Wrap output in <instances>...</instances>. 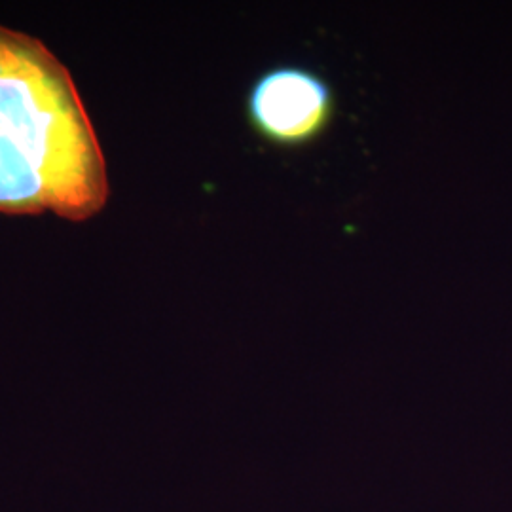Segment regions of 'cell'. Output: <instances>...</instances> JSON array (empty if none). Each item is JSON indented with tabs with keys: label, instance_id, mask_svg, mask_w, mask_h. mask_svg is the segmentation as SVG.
Wrapping results in <instances>:
<instances>
[{
	"label": "cell",
	"instance_id": "obj_1",
	"mask_svg": "<svg viewBox=\"0 0 512 512\" xmlns=\"http://www.w3.org/2000/svg\"><path fill=\"white\" fill-rule=\"evenodd\" d=\"M109 202L107 162L73 76L0 25V213L84 222Z\"/></svg>",
	"mask_w": 512,
	"mask_h": 512
},
{
	"label": "cell",
	"instance_id": "obj_2",
	"mask_svg": "<svg viewBox=\"0 0 512 512\" xmlns=\"http://www.w3.org/2000/svg\"><path fill=\"white\" fill-rule=\"evenodd\" d=\"M336 92L306 65L279 63L256 76L245 95V118L256 137L279 150L315 145L334 124Z\"/></svg>",
	"mask_w": 512,
	"mask_h": 512
}]
</instances>
